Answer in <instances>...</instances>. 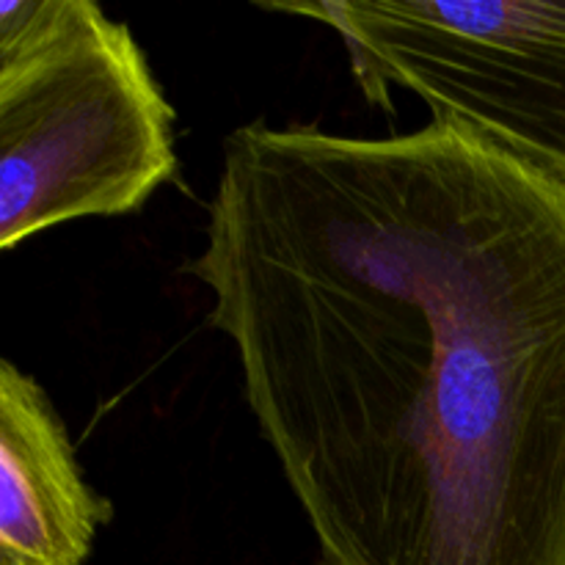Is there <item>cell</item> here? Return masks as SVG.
Segmentation results:
<instances>
[{"label": "cell", "instance_id": "1", "mask_svg": "<svg viewBox=\"0 0 565 565\" xmlns=\"http://www.w3.org/2000/svg\"><path fill=\"white\" fill-rule=\"evenodd\" d=\"M185 274L318 565H565L563 177L452 121H252Z\"/></svg>", "mask_w": 565, "mask_h": 565}, {"label": "cell", "instance_id": "2", "mask_svg": "<svg viewBox=\"0 0 565 565\" xmlns=\"http://www.w3.org/2000/svg\"><path fill=\"white\" fill-rule=\"evenodd\" d=\"M177 177V110L130 25L92 0H3L0 248L141 213Z\"/></svg>", "mask_w": 565, "mask_h": 565}, {"label": "cell", "instance_id": "3", "mask_svg": "<svg viewBox=\"0 0 565 565\" xmlns=\"http://www.w3.org/2000/svg\"><path fill=\"white\" fill-rule=\"evenodd\" d=\"M340 36L370 105L423 99L452 121L565 180V3L550 0H326L257 3Z\"/></svg>", "mask_w": 565, "mask_h": 565}, {"label": "cell", "instance_id": "4", "mask_svg": "<svg viewBox=\"0 0 565 565\" xmlns=\"http://www.w3.org/2000/svg\"><path fill=\"white\" fill-rule=\"evenodd\" d=\"M114 502L83 475L58 408L0 364V565H86Z\"/></svg>", "mask_w": 565, "mask_h": 565}]
</instances>
